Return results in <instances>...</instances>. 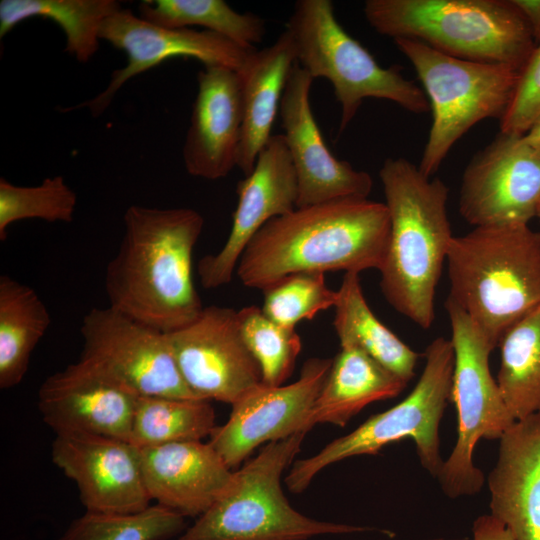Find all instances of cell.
<instances>
[{
	"label": "cell",
	"mask_w": 540,
	"mask_h": 540,
	"mask_svg": "<svg viewBox=\"0 0 540 540\" xmlns=\"http://www.w3.org/2000/svg\"><path fill=\"white\" fill-rule=\"evenodd\" d=\"M204 223L190 208L129 206L119 248L105 269L108 306L162 333L197 319L204 307L192 255Z\"/></svg>",
	"instance_id": "obj_1"
},
{
	"label": "cell",
	"mask_w": 540,
	"mask_h": 540,
	"mask_svg": "<svg viewBox=\"0 0 540 540\" xmlns=\"http://www.w3.org/2000/svg\"><path fill=\"white\" fill-rule=\"evenodd\" d=\"M389 236L385 203L343 198L296 208L258 231L235 274L244 286L263 291L295 273L379 271Z\"/></svg>",
	"instance_id": "obj_2"
},
{
	"label": "cell",
	"mask_w": 540,
	"mask_h": 540,
	"mask_svg": "<svg viewBox=\"0 0 540 540\" xmlns=\"http://www.w3.org/2000/svg\"><path fill=\"white\" fill-rule=\"evenodd\" d=\"M390 236L379 270L386 301L417 326L435 319V293L451 239L449 189L403 157L387 158L380 170Z\"/></svg>",
	"instance_id": "obj_3"
},
{
	"label": "cell",
	"mask_w": 540,
	"mask_h": 540,
	"mask_svg": "<svg viewBox=\"0 0 540 540\" xmlns=\"http://www.w3.org/2000/svg\"><path fill=\"white\" fill-rule=\"evenodd\" d=\"M446 262L447 299L494 349L510 327L540 305V232L528 224L479 226L453 236Z\"/></svg>",
	"instance_id": "obj_4"
},
{
	"label": "cell",
	"mask_w": 540,
	"mask_h": 540,
	"mask_svg": "<svg viewBox=\"0 0 540 540\" xmlns=\"http://www.w3.org/2000/svg\"><path fill=\"white\" fill-rule=\"evenodd\" d=\"M363 11L379 34L459 59L521 70L536 46L511 0H367Z\"/></svg>",
	"instance_id": "obj_5"
},
{
	"label": "cell",
	"mask_w": 540,
	"mask_h": 540,
	"mask_svg": "<svg viewBox=\"0 0 540 540\" xmlns=\"http://www.w3.org/2000/svg\"><path fill=\"white\" fill-rule=\"evenodd\" d=\"M306 433L267 443L234 471L221 498L175 540H307L374 530L315 520L290 505L282 491L281 476L300 451Z\"/></svg>",
	"instance_id": "obj_6"
},
{
	"label": "cell",
	"mask_w": 540,
	"mask_h": 540,
	"mask_svg": "<svg viewBox=\"0 0 540 540\" xmlns=\"http://www.w3.org/2000/svg\"><path fill=\"white\" fill-rule=\"evenodd\" d=\"M296 60L313 79H327L340 104L339 134L356 116L365 98L392 101L415 114L430 110L428 98L402 68L380 66L335 17L330 0H299L286 24Z\"/></svg>",
	"instance_id": "obj_7"
},
{
	"label": "cell",
	"mask_w": 540,
	"mask_h": 540,
	"mask_svg": "<svg viewBox=\"0 0 540 540\" xmlns=\"http://www.w3.org/2000/svg\"><path fill=\"white\" fill-rule=\"evenodd\" d=\"M453 368L451 339L435 338L426 348L424 369L409 395L312 457L296 461L286 476L288 489L300 493L329 465L354 456L376 455L386 445L404 439L414 442L422 467L436 478L444 462L439 428L451 397Z\"/></svg>",
	"instance_id": "obj_8"
},
{
	"label": "cell",
	"mask_w": 540,
	"mask_h": 540,
	"mask_svg": "<svg viewBox=\"0 0 540 540\" xmlns=\"http://www.w3.org/2000/svg\"><path fill=\"white\" fill-rule=\"evenodd\" d=\"M394 43L411 62L429 101L432 123L418 168L431 178L471 127L503 117L521 70L452 57L416 40L399 38Z\"/></svg>",
	"instance_id": "obj_9"
},
{
	"label": "cell",
	"mask_w": 540,
	"mask_h": 540,
	"mask_svg": "<svg viewBox=\"0 0 540 540\" xmlns=\"http://www.w3.org/2000/svg\"><path fill=\"white\" fill-rule=\"evenodd\" d=\"M445 308L454 349L450 399L457 410L458 436L436 479L446 496L458 498L477 494L484 484V474L473 461L476 444L499 440L516 420L490 370L493 346L457 305L446 299Z\"/></svg>",
	"instance_id": "obj_10"
},
{
	"label": "cell",
	"mask_w": 540,
	"mask_h": 540,
	"mask_svg": "<svg viewBox=\"0 0 540 540\" xmlns=\"http://www.w3.org/2000/svg\"><path fill=\"white\" fill-rule=\"evenodd\" d=\"M80 334L79 360L138 396L199 399L185 384L165 333L107 306L84 315Z\"/></svg>",
	"instance_id": "obj_11"
},
{
	"label": "cell",
	"mask_w": 540,
	"mask_h": 540,
	"mask_svg": "<svg viewBox=\"0 0 540 540\" xmlns=\"http://www.w3.org/2000/svg\"><path fill=\"white\" fill-rule=\"evenodd\" d=\"M99 37L124 51L127 64L112 72L102 92L64 111L85 108L93 117H99L126 82L173 57H191L204 66L218 65L240 72L256 50L204 29L159 26L123 8L104 20Z\"/></svg>",
	"instance_id": "obj_12"
},
{
	"label": "cell",
	"mask_w": 540,
	"mask_h": 540,
	"mask_svg": "<svg viewBox=\"0 0 540 540\" xmlns=\"http://www.w3.org/2000/svg\"><path fill=\"white\" fill-rule=\"evenodd\" d=\"M178 370L196 397L233 404L262 383L229 307H204L192 323L165 333Z\"/></svg>",
	"instance_id": "obj_13"
},
{
	"label": "cell",
	"mask_w": 540,
	"mask_h": 540,
	"mask_svg": "<svg viewBox=\"0 0 540 540\" xmlns=\"http://www.w3.org/2000/svg\"><path fill=\"white\" fill-rule=\"evenodd\" d=\"M540 202V155L524 135L499 134L466 166L459 213L474 227L528 224Z\"/></svg>",
	"instance_id": "obj_14"
},
{
	"label": "cell",
	"mask_w": 540,
	"mask_h": 540,
	"mask_svg": "<svg viewBox=\"0 0 540 540\" xmlns=\"http://www.w3.org/2000/svg\"><path fill=\"white\" fill-rule=\"evenodd\" d=\"M332 359H308L299 378L288 385L259 384L232 404L225 424L208 443L232 469L263 443L310 431L308 419L326 381Z\"/></svg>",
	"instance_id": "obj_15"
},
{
	"label": "cell",
	"mask_w": 540,
	"mask_h": 540,
	"mask_svg": "<svg viewBox=\"0 0 540 540\" xmlns=\"http://www.w3.org/2000/svg\"><path fill=\"white\" fill-rule=\"evenodd\" d=\"M51 458L76 484L86 512L131 514L151 505L140 450L130 441L85 433H57Z\"/></svg>",
	"instance_id": "obj_16"
},
{
	"label": "cell",
	"mask_w": 540,
	"mask_h": 540,
	"mask_svg": "<svg viewBox=\"0 0 540 540\" xmlns=\"http://www.w3.org/2000/svg\"><path fill=\"white\" fill-rule=\"evenodd\" d=\"M236 193L238 203L224 245L198 263L200 282L206 289L230 283L243 251L258 231L297 208L298 181L283 134L270 137L251 173L238 182Z\"/></svg>",
	"instance_id": "obj_17"
},
{
	"label": "cell",
	"mask_w": 540,
	"mask_h": 540,
	"mask_svg": "<svg viewBox=\"0 0 540 540\" xmlns=\"http://www.w3.org/2000/svg\"><path fill=\"white\" fill-rule=\"evenodd\" d=\"M313 80L296 61L279 109L298 181L297 208L343 198H368L373 186L371 176L337 159L325 144L310 105Z\"/></svg>",
	"instance_id": "obj_18"
},
{
	"label": "cell",
	"mask_w": 540,
	"mask_h": 540,
	"mask_svg": "<svg viewBox=\"0 0 540 540\" xmlns=\"http://www.w3.org/2000/svg\"><path fill=\"white\" fill-rule=\"evenodd\" d=\"M138 398L78 360L43 381L38 408L56 434L85 433L130 441Z\"/></svg>",
	"instance_id": "obj_19"
},
{
	"label": "cell",
	"mask_w": 540,
	"mask_h": 540,
	"mask_svg": "<svg viewBox=\"0 0 540 540\" xmlns=\"http://www.w3.org/2000/svg\"><path fill=\"white\" fill-rule=\"evenodd\" d=\"M182 155L188 174L207 180L226 177L237 166L242 137V84L230 68L205 65Z\"/></svg>",
	"instance_id": "obj_20"
},
{
	"label": "cell",
	"mask_w": 540,
	"mask_h": 540,
	"mask_svg": "<svg viewBox=\"0 0 540 540\" xmlns=\"http://www.w3.org/2000/svg\"><path fill=\"white\" fill-rule=\"evenodd\" d=\"M148 494L183 517H200L230 486L234 471L207 442L139 448Z\"/></svg>",
	"instance_id": "obj_21"
},
{
	"label": "cell",
	"mask_w": 540,
	"mask_h": 540,
	"mask_svg": "<svg viewBox=\"0 0 540 540\" xmlns=\"http://www.w3.org/2000/svg\"><path fill=\"white\" fill-rule=\"evenodd\" d=\"M487 483L491 515L515 540H540V412L516 420L501 436Z\"/></svg>",
	"instance_id": "obj_22"
},
{
	"label": "cell",
	"mask_w": 540,
	"mask_h": 540,
	"mask_svg": "<svg viewBox=\"0 0 540 540\" xmlns=\"http://www.w3.org/2000/svg\"><path fill=\"white\" fill-rule=\"evenodd\" d=\"M296 61L292 36L285 30L272 45L256 49L238 72L242 84L243 122L236 167L245 176L251 173L260 151L272 136L283 90Z\"/></svg>",
	"instance_id": "obj_23"
},
{
	"label": "cell",
	"mask_w": 540,
	"mask_h": 540,
	"mask_svg": "<svg viewBox=\"0 0 540 540\" xmlns=\"http://www.w3.org/2000/svg\"><path fill=\"white\" fill-rule=\"evenodd\" d=\"M406 385L360 348L341 345L312 408L308 428L318 423L345 426L365 406L396 397Z\"/></svg>",
	"instance_id": "obj_24"
},
{
	"label": "cell",
	"mask_w": 540,
	"mask_h": 540,
	"mask_svg": "<svg viewBox=\"0 0 540 540\" xmlns=\"http://www.w3.org/2000/svg\"><path fill=\"white\" fill-rule=\"evenodd\" d=\"M333 326L341 345H353L405 383L414 376L419 354L387 328L369 307L359 273L346 272L337 290Z\"/></svg>",
	"instance_id": "obj_25"
},
{
	"label": "cell",
	"mask_w": 540,
	"mask_h": 540,
	"mask_svg": "<svg viewBox=\"0 0 540 540\" xmlns=\"http://www.w3.org/2000/svg\"><path fill=\"white\" fill-rule=\"evenodd\" d=\"M51 324L38 293L8 275L0 276V388L18 385L31 354Z\"/></svg>",
	"instance_id": "obj_26"
},
{
	"label": "cell",
	"mask_w": 540,
	"mask_h": 540,
	"mask_svg": "<svg viewBox=\"0 0 540 540\" xmlns=\"http://www.w3.org/2000/svg\"><path fill=\"white\" fill-rule=\"evenodd\" d=\"M121 8L116 0H1L0 38L29 18L50 19L65 34V52L86 63L99 50L102 23Z\"/></svg>",
	"instance_id": "obj_27"
},
{
	"label": "cell",
	"mask_w": 540,
	"mask_h": 540,
	"mask_svg": "<svg viewBox=\"0 0 540 540\" xmlns=\"http://www.w3.org/2000/svg\"><path fill=\"white\" fill-rule=\"evenodd\" d=\"M497 383L515 420L540 412V305L501 338Z\"/></svg>",
	"instance_id": "obj_28"
},
{
	"label": "cell",
	"mask_w": 540,
	"mask_h": 540,
	"mask_svg": "<svg viewBox=\"0 0 540 540\" xmlns=\"http://www.w3.org/2000/svg\"><path fill=\"white\" fill-rule=\"evenodd\" d=\"M215 425L210 401L166 396H139L130 442L138 448L201 441Z\"/></svg>",
	"instance_id": "obj_29"
},
{
	"label": "cell",
	"mask_w": 540,
	"mask_h": 540,
	"mask_svg": "<svg viewBox=\"0 0 540 540\" xmlns=\"http://www.w3.org/2000/svg\"><path fill=\"white\" fill-rule=\"evenodd\" d=\"M139 13L141 18L163 27L199 26L248 49L255 48L266 32L260 16L237 12L223 0H144Z\"/></svg>",
	"instance_id": "obj_30"
},
{
	"label": "cell",
	"mask_w": 540,
	"mask_h": 540,
	"mask_svg": "<svg viewBox=\"0 0 540 540\" xmlns=\"http://www.w3.org/2000/svg\"><path fill=\"white\" fill-rule=\"evenodd\" d=\"M184 518L158 504L131 514L85 512L58 540H169L184 530Z\"/></svg>",
	"instance_id": "obj_31"
},
{
	"label": "cell",
	"mask_w": 540,
	"mask_h": 540,
	"mask_svg": "<svg viewBox=\"0 0 540 540\" xmlns=\"http://www.w3.org/2000/svg\"><path fill=\"white\" fill-rule=\"evenodd\" d=\"M237 318L242 338L259 365L262 384L283 385L302 348L295 328L276 323L255 305L238 310Z\"/></svg>",
	"instance_id": "obj_32"
},
{
	"label": "cell",
	"mask_w": 540,
	"mask_h": 540,
	"mask_svg": "<svg viewBox=\"0 0 540 540\" xmlns=\"http://www.w3.org/2000/svg\"><path fill=\"white\" fill-rule=\"evenodd\" d=\"M77 195L61 175L47 177L37 186H18L0 178V240L8 227L25 219L69 223L73 220Z\"/></svg>",
	"instance_id": "obj_33"
},
{
	"label": "cell",
	"mask_w": 540,
	"mask_h": 540,
	"mask_svg": "<svg viewBox=\"0 0 540 540\" xmlns=\"http://www.w3.org/2000/svg\"><path fill=\"white\" fill-rule=\"evenodd\" d=\"M262 292L265 315L290 328L334 307L338 297L337 290L327 286L324 273L315 272L286 276Z\"/></svg>",
	"instance_id": "obj_34"
},
{
	"label": "cell",
	"mask_w": 540,
	"mask_h": 540,
	"mask_svg": "<svg viewBox=\"0 0 540 540\" xmlns=\"http://www.w3.org/2000/svg\"><path fill=\"white\" fill-rule=\"evenodd\" d=\"M540 119V42L520 71L512 101L499 120L500 132L524 135Z\"/></svg>",
	"instance_id": "obj_35"
},
{
	"label": "cell",
	"mask_w": 540,
	"mask_h": 540,
	"mask_svg": "<svg viewBox=\"0 0 540 540\" xmlns=\"http://www.w3.org/2000/svg\"><path fill=\"white\" fill-rule=\"evenodd\" d=\"M472 533L473 540H515L512 532L491 514L477 517Z\"/></svg>",
	"instance_id": "obj_36"
},
{
	"label": "cell",
	"mask_w": 540,
	"mask_h": 540,
	"mask_svg": "<svg viewBox=\"0 0 540 540\" xmlns=\"http://www.w3.org/2000/svg\"><path fill=\"white\" fill-rule=\"evenodd\" d=\"M528 23L535 43L540 42V0H511Z\"/></svg>",
	"instance_id": "obj_37"
},
{
	"label": "cell",
	"mask_w": 540,
	"mask_h": 540,
	"mask_svg": "<svg viewBox=\"0 0 540 540\" xmlns=\"http://www.w3.org/2000/svg\"><path fill=\"white\" fill-rule=\"evenodd\" d=\"M524 139L540 155V119L524 134Z\"/></svg>",
	"instance_id": "obj_38"
},
{
	"label": "cell",
	"mask_w": 540,
	"mask_h": 540,
	"mask_svg": "<svg viewBox=\"0 0 540 540\" xmlns=\"http://www.w3.org/2000/svg\"><path fill=\"white\" fill-rule=\"evenodd\" d=\"M536 217L540 220V202H539L537 210H536Z\"/></svg>",
	"instance_id": "obj_39"
},
{
	"label": "cell",
	"mask_w": 540,
	"mask_h": 540,
	"mask_svg": "<svg viewBox=\"0 0 540 540\" xmlns=\"http://www.w3.org/2000/svg\"><path fill=\"white\" fill-rule=\"evenodd\" d=\"M423 540H444L443 538H432V539H423Z\"/></svg>",
	"instance_id": "obj_40"
}]
</instances>
